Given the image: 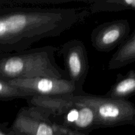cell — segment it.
Segmentation results:
<instances>
[{"label": "cell", "instance_id": "obj_1", "mask_svg": "<svg viewBox=\"0 0 135 135\" xmlns=\"http://www.w3.org/2000/svg\"><path fill=\"white\" fill-rule=\"evenodd\" d=\"M81 14L75 8L6 7L0 12V51L9 54L29 50L38 41L72 28Z\"/></svg>", "mask_w": 135, "mask_h": 135}, {"label": "cell", "instance_id": "obj_9", "mask_svg": "<svg viewBox=\"0 0 135 135\" xmlns=\"http://www.w3.org/2000/svg\"><path fill=\"white\" fill-rule=\"evenodd\" d=\"M135 61V30L132 32L123 42L111 58L108 67L109 69H121Z\"/></svg>", "mask_w": 135, "mask_h": 135}, {"label": "cell", "instance_id": "obj_7", "mask_svg": "<svg viewBox=\"0 0 135 135\" xmlns=\"http://www.w3.org/2000/svg\"><path fill=\"white\" fill-rule=\"evenodd\" d=\"M60 54L69 79L80 93H83V86L89 70L88 54L84 43L79 40L68 41L61 46Z\"/></svg>", "mask_w": 135, "mask_h": 135}, {"label": "cell", "instance_id": "obj_2", "mask_svg": "<svg viewBox=\"0 0 135 135\" xmlns=\"http://www.w3.org/2000/svg\"><path fill=\"white\" fill-rule=\"evenodd\" d=\"M57 51V47L47 46L7 54L0 60V79L50 77L69 80L65 69L57 63L55 54Z\"/></svg>", "mask_w": 135, "mask_h": 135}, {"label": "cell", "instance_id": "obj_6", "mask_svg": "<svg viewBox=\"0 0 135 135\" xmlns=\"http://www.w3.org/2000/svg\"><path fill=\"white\" fill-rule=\"evenodd\" d=\"M11 85L32 94L33 96L63 97L78 96L80 93L75 84L67 79L50 77L16 79L8 80Z\"/></svg>", "mask_w": 135, "mask_h": 135}, {"label": "cell", "instance_id": "obj_13", "mask_svg": "<svg viewBox=\"0 0 135 135\" xmlns=\"http://www.w3.org/2000/svg\"><path fill=\"white\" fill-rule=\"evenodd\" d=\"M9 126V122L0 123V135H16L13 133Z\"/></svg>", "mask_w": 135, "mask_h": 135}, {"label": "cell", "instance_id": "obj_4", "mask_svg": "<svg viewBox=\"0 0 135 135\" xmlns=\"http://www.w3.org/2000/svg\"><path fill=\"white\" fill-rule=\"evenodd\" d=\"M71 98L93 109L98 128L135 124V106L128 100H117L86 92Z\"/></svg>", "mask_w": 135, "mask_h": 135}, {"label": "cell", "instance_id": "obj_10", "mask_svg": "<svg viewBox=\"0 0 135 135\" xmlns=\"http://www.w3.org/2000/svg\"><path fill=\"white\" fill-rule=\"evenodd\" d=\"M134 92L135 71L132 69L125 76L118 74L116 82L104 96L117 100H127L133 96Z\"/></svg>", "mask_w": 135, "mask_h": 135}, {"label": "cell", "instance_id": "obj_5", "mask_svg": "<svg viewBox=\"0 0 135 135\" xmlns=\"http://www.w3.org/2000/svg\"><path fill=\"white\" fill-rule=\"evenodd\" d=\"M10 128L16 135H58L61 127L48 112L29 105L19 109Z\"/></svg>", "mask_w": 135, "mask_h": 135}, {"label": "cell", "instance_id": "obj_3", "mask_svg": "<svg viewBox=\"0 0 135 135\" xmlns=\"http://www.w3.org/2000/svg\"><path fill=\"white\" fill-rule=\"evenodd\" d=\"M71 96H33L27 103L48 112L55 123L70 131L84 134L98 128L93 109Z\"/></svg>", "mask_w": 135, "mask_h": 135}, {"label": "cell", "instance_id": "obj_12", "mask_svg": "<svg viewBox=\"0 0 135 135\" xmlns=\"http://www.w3.org/2000/svg\"><path fill=\"white\" fill-rule=\"evenodd\" d=\"M32 96H33L32 94L11 85L6 80L0 79V100L1 101H12L17 99L27 100Z\"/></svg>", "mask_w": 135, "mask_h": 135}, {"label": "cell", "instance_id": "obj_11", "mask_svg": "<svg viewBox=\"0 0 135 135\" xmlns=\"http://www.w3.org/2000/svg\"><path fill=\"white\" fill-rule=\"evenodd\" d=\"M89 6L91 13L100 12H114L125 10H134V0H108L102 1H90Z\"/></svg>", "mask_w": 135, "mask_h": 135}, {"label": "cell", "instance_id": "obj_8", "mask_svg": "<svg viewBox=\"0 0 135 135\" xmlns=\"http://www.w3.org/2000/svg\"><path fill=\"white\" fill-rule=\"evenodd\" d=\"M131 25L125 19L99 25L91 33V43L97 51L109 52L119 46L130 35Z\"/></svg>", "mask_w": 135, "mask_h": 135}]
</instances>
